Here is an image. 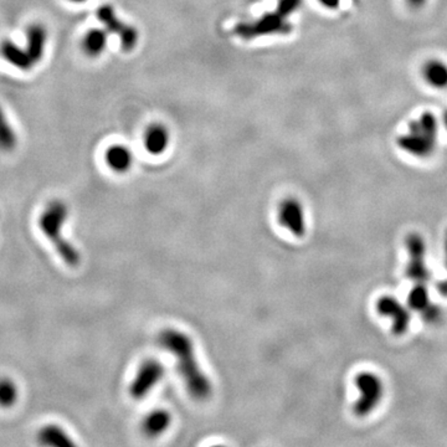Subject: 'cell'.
Masks as SVG:
<instances>
[{
  "mask_svg": "<svg viewBox=\"0 0 447 447\" xmlns=\"http://www.w3.org/2000/svg\"><path fill=\"white\" fill-rule=\"evenodd\" d=\"M68 209L67 205L61 201H52L47 204L45 210L42 211L39 225L42 234L47 237L49 242H52L57 254L60 255L62 261L68 266H78L81 260L80 252L71 242H67L62 229L67 220Z\"/></svg>",
  "mask_w": 447,
  "mask_h": 447,
  "instance_id": "3",
  "label": "cell"
},
{
  "mask_svg": "<svg viewBox=\"0 0 447 447\" xmlns=\"http://www.w3.org/2000/svg\"><path fill=\"white\" fill-rule=\"evenodd\" d=\"M0 54L11 65L19 68L21 71H29L35 65L26 52V49H21L11 40H4L1 42Z\"/></svg>",
  "mask_w": 447,
  "mask_h": 447,
  "instance_id": "14",
  "label": "cell"
},
{
  "mask_svg": "<svg viewBox=\"0 0 447 447\" xmlns=\"http://www.w3.org/2000/svg\"><path fill=\"white\" fill-rule=\"evenodd\" d=\"M321 6H323L327 9L335 11L337 8H340V0H317Z\"/></svg>",
  "mask_w": 447,
  "mask_h": 447,
  "instance_id": "23",
  "label": "cell"
},
{
  "mask_svg": "<svg viewBox=\"0 0 447 447\" xmlns=\"http://www.w3.org/2000/svg\"><path fill=\"white\" fill-rule=\"evenodd\" d=\"M440 136V122L432 112H422L398 136L396 143L406 155L429 158L435 153Z\"/></svg>",
  "mask_w": 447,
  "mask_h": 447,
  "instance_id": "2",
  "label": "cell"
},
{
  "mask_svg": "<svg viewBox=\"0 0 447 447\" xmlns=\"http://www.w3.org/2000/svg\"><path fill=\"white\" fill-rule=\"evenodd\" d=\"M405 1L406 4L412 9H420L427 3V0H405Z\"/></svg>",
  "mask_w": 447,
  "mask_h": 447,
  "instance_id": "24",
  "label": "cell"
},
{
  "mask_svg": "<svg viewBox=\"0 0 447 447\" xmlns=\"http://www.w3.org/2000/svg\"><path fill=\"white\" fill-rule=\"evenodd\" d=\"M355 386L359 391L360 396L355 403L353 410L357 417H366L381 401L384 394L383 381L374 373L363 371L355 376Z\"/></svg>",
  "mask_w": 447,
  "mask_h": 447,
  "instance_id": "4",
  "label": "cell"
},
{
  "mask_svg": "<svg viewBox=\"0 0 447 447\" xmlns=\"http://www.w3.org/2000/svg\"><path fill=\"white\" fill-rule=\"evenodd\" d=\"M108 42V31L106 29L95 28L86 32L83 36V49L85 54L90 57H98L102 55Z\"/></svg>",
  "mask_w": 447,
  "mask_h": 447,
  "instance_id": "18",
  "label": "cell"
},
{
  "mask_svg": "<svg viewBox=\"0 0 447 447\" xmlns=\"http://www.w3.org/2000/svg\"><path fill=\"white\" fill-rule=\"evenodd\" d=\"M169 142V132L167 131L163 124H150L148 129H145L143 143L145 150L148 152L149 155H163L168 148Z\"/></svg>",
  "mask_w": 447,
  "mask_h": 447,
  "instance_id": "12",
  "label": "cell"
},
{
  "mask_svg": "<svg viewBox=\"0 0 447 447\" xmlns=\"http://www.w3.org/2000/svg\"><path fill=\"white\" fill-rule=\"evenodd\" d=\"M47 28L35 23L31 24L26 30V52L31 57L34 64H37L42 60L47 47Z\"/></svg>",
  "mask_w": 447,
  "mask_h": 447,
  "instance_id": "11",
  "label": "cell"
},
{
  "mask_svg": "<svg viewBox=\"0 0 447 447\" xmlns=\"http://www.w3.org/2000/svg\"><path fill=\"white\" fill-rule=\"evenodd\" d=\"M96 16L108 32L119 36L121 47L124 50L131 52L137 45L138 31L136 30L133 26L129 25L121 20L119 16H116L114 6H108V4L100 6L96 11Z\"/></svg>",
  "mask_w": 447,
  "mask_h": 447,
  "instance_id": "5",
  "label": "cell"
},
{
  "mask_svg": "<svg viewBox=\"0 0 447 447\" xmlns=\"http://www.w3.org/2000/svg\"><path fill=\"white\" fill-rule=\"evenodd\" d=\"M18 395H19V391L14 381L8 378L0 379V406L1 407L4 409L11 407L18 400Z\"/></svg>",
  "mask_w": 447,
  "mask_h": 447,
  "instance_id": "21",
  "label": "cell"
},
{
  "mask_svg": "<svg viewBox=\"0 0 447 447\" xmlns=\"http://www.w3.org/2000/svg\"><path fill=\"white\" fill-rule=\"evenodd\" d=\"M376 311L381 314L389 317L393 321V330L394 333H405L409 324H410V314L409 309L396 301L391 296H384L376 302Z\"/></svg>",
  "mask_w": 447,
  "mask_h": 447,
  "instance_id": "9",
  "label": "cell"
},
{
  "mask_svg": "<svg viewBox=\"0 0 447 447\" xmlns=\"http://www.w3.org/2000/svg\"><path fill=\"white\" fill-rule=\"evenodd\" d=\"M290 31V24L286 21V16H283L278 11L273 14L263 16L261 19L237 26V32L242 37H255V36L268 35V34H281Z\"/></svg>",
  "mask_w": 447,
  "mask_h": 447,
  "instance_id": "7",
  "label": "cell"
},
{
  "mask_svg": "<svg viewBox=\"0 0 447 447\" xmlns=\"http://www.w3.org/2000/svg\"><path fill=\"white\" fill-rule=\"evenodd\" d=\"M299 4H301V0H280V4L276 11L281 13L283 16H288L297 9Z\"/></svg>",
  "mask_w": 447,
  "mask_h": 447,
  "instance_id": "22",
  "label": "cell"
},
{
  "mask_svg": "<svg viewBox=\"0 0 447 447\" xmlns=\"http://www.w3.org/2000/svg\"><path fill=\"white\" fill-rule=\"evenodd\" d=\"M72 3H85L86 0H70Z\"/></svg>",
  "mask_w": 447,
  "mask_h": 447,
  "instance_id": "27",
  "label": "cell"
},
{
  "mask_svg": "<svg viewBox=\"0 0 447 447\" xmlns=\"http://www.w3.org/2000/svg\"><path fill=\"white\" fill-rule=\"evenodd\" d=\"M409 306L412 309L422 312L427 321H432L439 317V309L435 306H432L427 290L422 285H419L410 292Z\"/></svg>",
  "mask_w": 447,
  "mask_h": 447,
  "instance_id": "17",
  "label": "cell"
},
{
  "mask_svg": "<svg viewBox=\"0 0 447 447\" xmlns=\"http://www.w3.org/2000/svg\"><path fill=\"white\" fill-rule=\"evenodd\" d=\"M422 76L431 88H447V62L441 59H430L422 66Z\"/></svg>",
  "mask_w": 447,
  "mask_h": 447,
  "instance_id": "15",
  "label": "cell"
},
{
  "mask_svg": "<svg viewBox=\"0 0 447 447\" xmlns=\"http://www.w3.org/2000/svg\"><path fill=\"white\" fill-rule=\"evenodd\" d=\"M37 440L44 446L52 447H72L75 446V442L61 427L55 424H49L40 429L37 432Z\"/></svg>",
  "mask_w": 447,
  "mask_h": 447,
  "instance_id": "16",
  "label": "cell"
},
{
  "mask_svg": "<svg viewBox=\"0 0 447 447\" xmlns=\"http://www.w3.org/2000/svg\"><path fill=\"white\" fill-rule=\"evenodd\" d=\"M442 124H443L445 129H447V111L443 114V117H442Z\"/></svg>",
  "mask_w": 447,
  "mask_h": 447,
  "instance_id": "25",
  "label": "cell"
},
{
  "mask_svg": "<svg viewBox=\"0 0 447 447\" xmlns=\"http://www.w3.org/2000/svg\"><path fill=\"white\" fill-rule=\"evenodd\" d=\"M165 376V365L155 359H148L139 366L137 374L134 376L132 384L129 386V394L136 399L141 400L144 396L148 395L155 386L160 383Z\"/></svg>",
  "mask_w": 447,
  "mask_h": 447,
  "instance_id": "6",
  "label": "cell"
},
{
  "mask_svg": "<svg viewBox=\"0 0 447 447\" xmlns=\"http://www.w3.org/2000/svg\"><path fill=\"white\" fill-rule=\"evenodd\" d=\"M440 290H441L442 293H445V294H447V281L446 282L442 283L441 288H440Z\"/></svg>",
  "mask_w": 447,
  "mask_h": 447,
  "instance_id": "26",
  "label": "cell"
},
{
  "mask_svg": "<svg viewBox=\"0 0 447 447\" xmlns=\"http://www.w3.org/2000/svg\"><path fill=\"white\" fill-rule=\"evenodd\" d=\"M158 342L165 350L174 355L178 371L191 398L199 401L208 400L213 394V384L196 362L191 337L178 329L167 328L160 332Z\"/></svg>",
  "mask_w": 447,
  "mask_h": 447,
  "instance_id": "1",
  "label": "cell"
},
{
  "mask_svg": "<svg viewBox=\"0 0 447 447\" xmlns=\"http://www.w3.org/2000/svg\"><path fill=\"white\" fill-rule=\"evenodd\" d=\"M106 165L116 173H126L133 165V155L126 145L114 144L105 153Z\"/></svg>",
  "mask_w": 447,
  "mask_h": 447,
  "instance_id": "13",
  "label": "cell"
},
{
  "mask_svg": "<svg viewBox=\"0 0 447 447\" xmlns=\"http://www.w3.org/2000/svg\"><path fill=\"white\" fill-rule=\"evenodd\" d=\"M409 251H410V263L407 266L406 275L419 283L429 280V270L425 265V245L420 237L412 235L407 240Z\"/></svg>",
  "mask_w": 447,
  "mask_h": 447,
  "instance_id": "10",
  "label": "cell"
},
{
  "mask_svg": "<svg viewBox=\"0 0 447 447\" xmlns=\"http://www.w3.org/2000/svg\"><path fill=\"white\" fill-rule=\"evenodd\" d=\"M18 144V137L9 119L0 107V150L1 152H13Z\"/></svg>",
  "mask_w": 447,
  "mask_h": 447,
  "instance_id": "20",
  "label": "cell"
},
{
  "mask_svg": "<svg viewBox=\"0 0 447 447\" xmlns=\"http://www.w3.org/2000/svg\"><path fill=\"white\" fill-rule=\"evenodd\" d=\"M172 415L167 410L160 409L148 414L142 424V430L148 437L160 436L170 427Z\"/></svg>",
  "mask_w": 447,
  "mask_h": 447,
  "instance_id": "19",
  "label": "cell"
},
{
  "mask_svg": "<svg viewBox=\"0 0 447 447\" xmlns=\"http://www.w3.org/2000/svg\"><path fill=\"white\" fill-rule=\"evenodd\" d=\"M278 221L293 237H302L306 234L304 206L294 198H287L280 204Z\"/></svg>",
  "mask_w": 447,
  "mask_h": 447,
  "instance_id": "8",
  "label": "cell"
}]
</instances>
